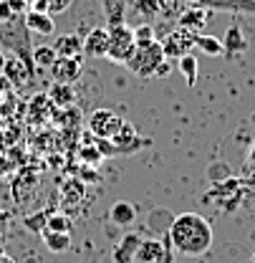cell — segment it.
<instances>
[{
	"instance_id": "cell-13",
	"label": "cell",
	"mask_w": 255,
	"mask_h": 263,
	"mask_svg": "<svg viewBox=\"0 0 255 263\" xmlns=\"http://www.w3.org/2000/svg\"><path fill=\"white\" fill-rule=\"evenodd\" d=\"M53 51L58 56H66V59L84 56V38H79L76 33H64L53 41Z\"/></svg>"
},
{
	"instance_id": "cell-3",
	"label": "cell",
	"mask_w": 255,
	"mask_h": 263,
	"mask_svg": "<svg viewBox=\"0 0 255 263\" xmlns=\"http://www.w3.org/2000/svg\"><path fill=\"white\" fill-rule=\"evenodd\" d=\"M136 51V38H134V28H129L127 23L119 26H109V53L106 59L111 64L127 66V61Z\"/></svg>"
},
{
	"instance_id": "cell-37",
	"label": "cell",
	"mask_w": 255,
	"mask_h": 263,
	"mask_svg": "<svg viewBox=\"0 0 255 263\" xmlns=\"http://www.w3.org/2000/svg\"><path fill=\"white\" fill-rule=\"evenodd\" d=\"M10 89H13V84H10L5 76H0V94H3V91H10Z\"/></svg>"
},
{
	"instance_id": "cell-35",
	"label": "cell",
	"mask_w": 255,
	"mask_h": 263,
	"mask_svg": "<svg viewBox=\"0 0 255 263\" xmlns=\"http://www.w3.org/2000/svg\"><path fill=\"white\" fill-rule=\"evenodd\" d=\"M157 263H174V248H172V243H167V251H164V256Z\"/></svg>"
},
{
	"instance_id": "cell-25",
	"label": "cell",
	"mask_w": 255,
	"mask_h": 263,
	"mask_svg": "<svg viewBox=\"0 0 255 263\" xmlns=\"http://www.w3.org/2000/svg\"><path fill=\"white\" fill-rule=\"evenodd\" d=\"M197 48L207 56H223L225 53L223 38H215V35H197Z\"/></svg>"
},
{
	"instance_id": "cell-4",
	"label": "cell",
	"mask_w": 255,
	"mask_h": 263,
	"mask_svg": "<svg viewBox=\"0 0 255 263\" xmlns=\"http://www.w3.org/2000/svg\"><path fill=\"white\" fill-rule=\"evenodd\" d=\"M162 43V51H164V59L167 61H180L182 56L192 53V48L197 46V35L192 31H185V28H177L172 31Z\"/></svg>"
},
{
	"instance_id": "cell-17",
	"label": "cell",
	"mask_w": 255,
	"mask_h": 263,
	"mask_svg": "<svg viewBox=\"0 0 255 263\" xmlns=\"http://www.w3.org/2000/svg\"><path fill=\"white\" fill-rule=\"evenodd\" d=\"M111 142L116 144V152H131V149L142 147L139 134H136V129H134V124H129V122L122 124V129L111 137Z\"/></svg>"
},
{
	"instance_id": "cell-6",
	"label": "cell",
	"mask_w": 255,
	"mask_h": 263,
	"mask_svg": "<svg viewBox=\"0 0 255 263\" xmlns=\"http://www.w3.org/2000/svg\"><path fill=\"white\" fill-rule=\"evenodd\" d=\"M48 71H51L53 81H58V84H71V86H73V81H79V76H81V71H84V56H76V59L58 56Z\"/></svg>"
},
{
	"instance_id": "cell-18",
	"label": "cell",
	"mask_w": 255,
	"mask_h": 263,
	"mask_svg": "<svg viewBox=\"0 0 255 263\" xmlns=\"http://www.w3.org/2000/svg\"><path fill=\"white\" fill-rule=\"evenodd\" d=\"M207 15H210V10L207 8H200V5H192L187 8L182 15H180V28H185V31H202L205 28V23H207Z\"/></svg>"
},
{
	"instance_id": "cell-19",
	"label": "cell",
	"mask_w": 255,
	"mask_h": 263,
	"mask_svg": "<svg viewBox=\"0 0 255 263\" xmlns=\"http://www.w3.org/2000/svg\"><path fill=\"white\" fill-rule=\"evenodd\" d=\"M51 101L58 106V109H64V106H73V101H76V91H73V86L71 84H58V81H53L51 84V89L46 91Z\"/></svg>"
},
{
	"instance_id": "cell-24",
	"label": "cell",
	"mask_w": 255,
	"mask_h": 263,
	"mask_svg": "<svg viewBox=\"0 0 255 263\" xmlns=\"http://www.w3.org/2000/svg\"><path fill=\"white\" fill-rule=\"evenodd\" d=\"M73 5V0H35L31 10H41V13H51V15H61Z\"/></svg>"
},
{
	"instance_id": "cell-43",
	"label": "cell",
	"mask_w": 255,
	"mask_h": 263,
	"mask_svg": "<svg viewBox=\"0 0 255 263\" xmlns=\"http://www.w3.org/2000/svg\"><path fill=\"white\" fill-rule=\"evenodd\" d=\"M26 3H28V5H33V3H35V0H26Z\"/></svg>"
},
{
	"instance_id": "cell-12",
	"label": "cell",
	"mask_w": 255,
	"mask_h": 263,
	"mask_svg": "<svg viewBox=\"0 0 255 263\" xmlns=\"http://www.w3.org/2000/svg\"><path fill=\"white\" fill-rule=\"evenodd\" d=\"M56 104L51 101L48 94H35L31 99V119L35 124H46V122H53V114H56Z\"/></svg>"
},
{
	"instance_id": "cell-28",
	"label": "cell",
	"mask_w": 255,
	"mask_h": 263,
	"mask_svg": "<svg viewBox=\"0 0 255 263\" xmlns=\"http://www.w3.org/2000/svg\"><path fill=\"white\" fill-rule=\"evenodd\" d=\"M46 230H56V233H71L73 230V220L68 213H51L48 215V223Z\"/></svg>"
},
{
	"instance_id": "cell-11",
	"label": "cell",
	"mask_w": 255,
	"mask_h": 263,
	"mask_svg": "<svg viewBox=\"0 0 255 263\" xmlns=\"http://www.w3.org/2000/svg\"><path fill=\"white\" fill-rule=\"evenodd\" d=\"M207 10H232V13H255V0H192Z\"/></svg>"
},
{
	"instance_id": "cell-34",
	"label": "cell",
	"mask_w": 255,
	"mask_h": 263,
	"mask_svg": "<svg viewBox=\"0 0 255 263\" xmlns=\"http://www.w3.org/2000/svg\"><path fill=\"white\" fill-rule=\"evenodd\" d=\"M10 18H15V13L10 10L8 0H0V23H8Z\"/></svg>"
},
{
	"instance_id": "cell-41",
	"label": "cell",
	"mask_w": 255,
	"mask_h": 263,
	"mask_svg": "<svg viewBox=\"0 0 255 263\" xmlns=\"http://www.w3.org/2000/svg\"><path fill=\"white\" fill-rule=\"evenodd\" d=\"M3 66H5V53L0 51V73H3Z\"/></svg>"
},
{
	"instance_id": "cell-15",
	"label": "cell",
	"mask_w": 255,
	"mask_h": 263,
	"mask_svg": "<svg viewBox=\"0 0 255 263\" xmlns=\"http://www.w3.org/2000/svg\"><path fill=\"white\" fill-rule=\"evenodd\" d=\"M26 28L38 35H51L56 31V21L51 13H41V10H28L26 13Z\"/></svg>"
},
{
	"instance_id": "cell-9",
	"label": "cell",
	"mask_w": 255,
	"mask_h": 263,
	"mask_svg": "<svg viewBox=\"0 0 255 263\" xmlns=\"http://www.w3.org/2000/svg\"><path fill=\"white\" fill-rule=\"evenodd\" d=\"M139 243H142V235H139V233H124V235L119 238V243L111 248L114 263H134L136 261Z\"/></svg>"
},
{
	"instance_id": "cell-42",
	"label": "cell",
	"mask_w": 255,
	"mask_h": 263,
	"mask_svg": "<svg viewBox=\"0 0 255 263\" xmlns=\"http://www.w3.org/2000/svg\"><path fill=\"white\" fill-rule=\"evenodd\" d=\"M3 101H5V99H3V94H0V106H3Z\"/></svg>"
},
{
	"instance_id": "cell-45",
	"label": "cell",
	"mask_w": 255,
	"mask_h": 263,
	"mask_svg": "<svg viewBox=\"0 0 255 263\" xmlns=\"http://www.w3.org/2000/svg\"><path fill=\"white\" fill-rule=\"evenodd\" d=\"M0 256H3V248H0Z\"/></svg>"
},
{
	"instance_id": "cell-7",
	"label": "cell",
	"mask_w": 255,
	"mask_h": 263,
	"mask_svg": "<svg viewBox=\"0 0 255 263\" xmlns=\"http://www.w3.org/2000/svg\"><path fill=\"white\" fill-rule=\"evenodd\" d=\"M3 76L13 84V86H26L33 79V64L23 61L21 56H5V66H3Z\"/></svg>"
},
{
	"instance_id": "cell-1",
	"label": "cell",
	"mask_w": 255,
	"mask_h": 263,
	"mask_svg": "<svg viewBox=\"0 0 255 263\" xmlns=\"http://www.w3.org/2000/svg\"><path fill=\"white\" fill-rule=\"evenodd\" d=\"M167 238H169L172 248L182 256H202L215 243V233H212L210 220L197 213H182V215L172 218Z\"/></svg>"
},
{
	"instance_id": "cell-23",
	"label": "cell",
	"mask_w": 255,
	"mask_h": 263,
	"mask_svg": "<svg viewBox=\"0 0 255 263\" xmlns=\"http://www.w3.org/2000/svg\"><path fill=\"white\" fill-rule=\"evenodd\" d=\"M104 3V13L109 26H119L124 23V10H127V0H101Z\"/></svg>"
},
{
	"instance_id": "cell-8",
	"label": "cell",
	"mask_w": 255,
	"mask_h": 263,
	"mask_svg": "<svg viewBox=\"0 0 255 263\" xmlns=\"http://www.w3.org/2000/svg\"><path fill=\"white\" fill-rule=\"evenodd\" d=\"M109 53V28H91L84 38V56L106 59Z\"/></svg>"
},
{
	"instance_id": "cell-40",
	"label": "cell",
	"mask_w": 255,
	"mask_h": 263,
	"mask_svg": "<svg viewBox=\"0 0 255 263\" xmlns=\"http://www.w3.org/2000/svg\"><path fill=\"white\" fill-rule=\"evenodd\" d=\"M0 263H15V261H13L10 256H5V253H3V256H0Z\"/></svg>"
},
{
	"instance_id": "cell-33",
	"label": "cell",
	"mask_w": 255,
	"mask_h": 263,
	"mask_svg": "<svg viewBox=\"0 0 255 263\" xmlns=\"http://www.w3.org/2000/svg\"><path fill=\"white\" fill-rule=\"evenodd\" d=\"M96 147H99V152H101L104 157H111V155H116V144H114L111 139H96Z\"/></svg>"
},
{
	"instance_id": "cell-5",
	"label": "cell",
	"mask_w": 255,
	"mask_h": 263,
	"mask_svg": "<svg viewBox=\"0 0 255 263\" xmlns=\"http://www.w3.org/2000/svg\"><path fill=\"white\" fill-rule=\"evenodd\" d=\"M122 124H124V119L116 111H111V109H96L89 117V132L94 134L96 139H111L116 132L122 129Z\"/></svg>"
},
{
	"instance_id": "cell-36",
	"label": "cell",
	"mask_w": 255,
	"mask_h": 263,
	"mask_svg": "<svg viewBox=\"0 0 255 263\" xmlns=\"http://www.w3.org/2000/svg\"><path fill=\"white\" fill-rule=\"evenodd\" d=\"M220 175H230L225 164H218V167H210V177H215V182H218V177H220Z\"/></svg>"
},
{
	"instance_id": "cell-32",
	"label": "cell",
	"mask_w": 255,
	"mask_h": 263,
	"mask_svg": "<svg viewBox=\"0 0 255 263\" xmlns=\"http://www.w3.org/2000/svg\"><path fill=\"white\" fill-rule=\"evenodd\" d=\"M134 38H136V48L139 46H149L152 41H157L154 38V28L149 23H142L139 28H134Z\"/></svg>"
},
{
	"instance_id": "cell-20",
	"label": "cell",
	"mask_w": 255,
	"mask_h": 263,
	"mask_svg": "<svg viewBox=\"0 0 255 263\" xmlns=\"http://www.w3.org/2000/svg\"><path fill=\"white\" fill-rule=\"evenodd\" d=\"M46 248L51 253H66L71 248V233H56V230H43L41 233Z\"/></svg>"
},
{
	"instance_id": "cell-26",
	"label": "cell",
	"mask_w": 255,
	"mask_h": 263,
	"mask_svg": "<svg viewBox=\"0 0 255 263\" xmlns=\"http://www.w3.org/2000/svg\"><path fill=\"white\" fill-rule=\"evenodd\" d=\"M56 59H58V53L53 51V46H35L33 48V66H38V68H51Z\"/></svg>"
},
{
	"instance_id": "cell-38",
	"label": "cell",
	"mask_w": 255,
	"mask_h": 263,
	"mask_svg": "<svg viewBox=\"0 0 255 263\" xmlns=\"http://www.w3.org/2000/svg\"><path fill=\"white\" fill-rule=\"evenodd\" d=\"M169 68H172V66H169V61H164V64L157 68V73H154V76H167V73H169Z\"/></svg>"
},
{
	"instance_id": "cell-31",
	"label": "cell",
	"mask_w": 255,
	"mask_h": 263,
	"mask_svg": "<svg viewBox=\"0 0 255 263\" xmlns=\"http://www.w3.org/2000/svg\"><path fill=\"white\" fill-rule=\"evenodd\" d=\"M134 10L142 18H154L162 8H160V0H134Z\"/></svg>"
},
{
	"instance_id": "cell-2",
	"label": "cell",
	"mask_w": 255,
	"mask_h": 263,
	"mask_svg": "<svg viewBox=\"0 0 255 263\" xmlns=\"http://www.w3.org/2000/svg\"><path fill=\"white\" fill-rule=\"evenodd\" d=\"M164 61H167V59H164L162 43L160 41H152L149 46H139V48L134 51V56L127 61V68L134 76H139V79H149V76L157 73V68H160Z\"/></svg>"
},
{
	"instance_id": "cell-16",
	"label": "cell",
	"mask_w": 255,
	"mask_h": 263,
	"mask_svg": "<svg viewBox=\"0 0 255 263\" xmlns=\"http://www.w3.org/2000/svg\"><path fill=\"white\" fill-rule=\"evenodd\" d=\"M84 197H86L84 182H79V180H68V182H64V187H61V205H64V210L79 208V205L84 202Z\"/></svg>"
},
{
	"instance_id": "cell-27",
	"label": "cell",
	"mask_w": 255,
	"mask_h": 263,
	"mask_svg": "<svg viewBox=\"0 0 255 263\" xmlns=\"http://www.w3.org/2000/svg\"><path fill=\"white\" fill-rule=\"evenodd\" d=\"M79 157H81V162L86 164V167H99V164L104 162V155L99 152V147H96V137L91 144H81V149H79Z\"/></svg>"
},
{
	"instance_id": "cell-22",
	"label": "cell",
	"mask_w": 255,
	"mask_h": 263,
	"mask_svg": "<svg viewBox=\"0 0 255 263\" xmlns=\"http://www.w3.org/2000/svg\"><path fill=\"white\" fill-rule=\"evenodd\" d=\"M81 122V111L76 106H64V109H56L53 114V124L61 127V129H76Z\"/></svg>"
},
{
	"instance_id": "cell-30",
	"label": "cell",
	"mask_w": 255,
	"mask_h": 263,
	"mask_svg": "<svg viewBox=\"0 0 255 263\" xmlns=\"http://www.w3.org/2000/svg\"><path fill=\"white\" fill-rule=\"evenodd\" d=\"M48 210H41V213H33V215H26V220H23V226L33 233H43L46 230V223H48Z\"/></svg>"
},
{
	"instance_id": "cell-10",
	"label": "cell",
	"mask_w": 255,
	"mask_h": 263,
	"mask_svg": "<svg viewBox=\"0 0 255 263\" xmlns=\"http://www.w3.org/2000/svg\"><path fill=\"white\" fill-rule=\"evenodd\" d=\"M169 238H142L139 251H136V263H157L167 251Z\"/></svg>"
},
{
	"instance_id": "cell-44",
	"label": "cell",
	"mask_w": 255,
	"mask_h": 263,
	"mask_svg": "<svg viewBox=\"0 0 255 263\" xmlns=\"http://www.w3.org/2000/svg\"><path fill=\"white\" fill-rule=\"evenodd\" d=\"M250 263H255V253H253V258H250Z\"/></svg>"
},
{
	"instance_id": "cell-29",
	"label": "cell",
	"mask_w": 255,
	"mask_h": 263,
	"mask_svg": "<svg viewBox=\"0 0 255 263\" xmlns=\"http://www.w3.org/2000/svg\"><path fill=\"white\" fill-rule=\"evenodd\" d=\"M177 66H180V71L185 73V79H187V86H194V84H197V71H200L197 59H194L192 53H187V56H182V59L177 61Z\"/></svg>"
},
{
	"instance_id": "cell-39",
	"label": "cell",
	"mask_w": 255,
	"mask_h": 263,
	"mask_svg": "<svg viewBox=\"0 0 255 263\" xmlns=\"http://www.w3.org/2000/svg\"><path fill=\"white\" fill-rule=\"evenodd\" d=\"M8 220H10V215H8V213H3V210H0V233H3V230H5V226H8Z\"/></svg>"
},
{
	"instance_id": "cell-21",
	"label": "cell",
	"mask_w": 255,
	"mask_h": 263,
	"mask_svg": "<svg viewBox=\"0 0 255 263\" xmlns=\"http://www.w3.org/2000/svg\"><path fill=\"white\" fill-rule=\"evenodd\" d=\"M223 43H225V51H230V53H243V51H248V41H245L243 28H240L238 23L225 31Z\"/></svg>"
},
{
	"instance_id": "cell-14",
	"label": "cell",
	"mask_w": 255,
	"mask_h": 263,
	"mask_svg": "<svg viewBox=\"0 0 255 263\" xmlns=\"http://www.w3.org/2000/svg\"><path fill=\"white\" fill-rule=\"evenodd\" d=\"M109 218H111L114 226L129 228V226H134V220H136V205L129 202V200H116V202L111 205V210H109Z\"/></svg>"
}]
</instances>
